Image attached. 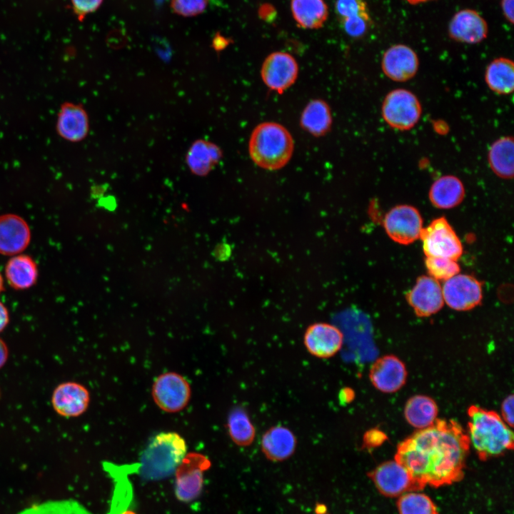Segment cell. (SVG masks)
<instances>
[{"label": "cell", "mask_w": 514, "mask_h": 514, "mask_svg": "<svg viewBox=\"0 0 514 514\" xmlns=\"http://www.w3.org/2000/svg\"><path fill=\"white\" fill-rule=\"evenodd\" d=\"M468 433L453 420L436 419L400 442L395 460L408 470L419 490L440 487L463 478L469 453Z\"/></svg>", "instance_id": "obj_1"}, {"label": "cell", "mask_w": 514, "mask_h": 514, "mask_svg": "<svg viewBox=\"0 0 514 514\" xmlns=\"http://www.w3.org/2000/svg\"><path fill=\"white\" fill-rule=\"evenodd\" d=\"M468 415L470 444L480 459L497 457L513 448V431L498 413L471 405Z\"/></svg>", "instance_id": "obj_2"}, {"label": "cell", "mask_w": 514, "mask_h": 514, "mask_svg": "<svg viewBox=\"0 0 514 514\" xmlns=\"http://www.w3.org/2000/svg\"><path fill=\"white\" fill-rule=\"evenodd\" d=\"M184 438L173 431L161 432L149 441L142 452L138 473L143 480L156 481L173 475L185 457Z\"/></svg>", "instance_id": "obj_3"}, {"label": "cell", "mask_w": 514, "mask_h": 514, "mask_svg": "<svg viewBox=\"0 0 514 514\" xmlns=\"http://www.w3.org/2000/svg\"><path fill=\"white\" fill-rule=\"evenodd\" d=\"M293 147V138L285 127L275 122H264L253 131L248 150L256 165L277 170L289 161Z\"/></svg>", "instance_id": "obj_4"}, {"label": "cell", "mask_w": 514, "mask_h": 514, "mask_svg": "<svg viewBox=\"0 0 514 514\" xmlns=\"http://www.w3.org/2000/svg\"><path fill=\"white\" fill-rule=\"evenodd\" d=\"M382 116L393 128L407 131L420 120L422 107L418 97L410 91L396 89L386 96L382 104Z\"/></svg>", "instance_id": "obj_5"}, {"label": "cell", "mask_w": 514, "mask_h": 514, "mask_svg": "<svg viewBox=\"0 0 514 514\" xmlns=\"http://www.w3.org/2000/svg\"><path fill=\"white\" fill-rule=\"evenodd\" d=\"M151 395L156 405L163 411L175 413L188 404L191 388L188 381L181 374L168 371L159 375L154 381Z\"/></svg>", "instance_id": "obj_6"}, {"label": "cell", "mask_w": 514, "mask_h": 514, "mask_svg": "<svg viewBox=\"0 0 514 514\" xmlns=\"http://www.w3.org/2000/svg\"><path fill=\"white\" fill-rule=\"evenodd\" d=\"M420 238L426 256L443 257L457 261L463 253V245L444 217L432 221L423 228Z\"/></svg>", "instance_id": "obj_7"}, {"label": "cell", "mask_w": 514, "mask_h": 514, "mask_svg": "<svg viewBox=\"0 0 514 514\" xmlns=\"http://www.w3.org/2000/svg\"><path fill=\"white\" fill-rule=\"evenodd\" d=\"M210 465V461L198 453H186L177 468L175 482L176 498L184 503L197 498L203 485V470Z\"/></svg>", "instance_id": "obj_8"}, {"label": "cell", "mask_w": 514, "mask_h": 514, "mask_svg": "<svg viewBox=\"0 0 514 514\" xmlns=\"http://www.w3.org/2000/svg\"><path fill=\"white\" fill-rule=\"evenodd\" d=\"M423 220L418 210L409 205H398L385 216L383 226L395 242L408 245L420 238Z\"/></svg>", "instance_id": "obj_9"}, {"label": "cell", "mask_w": 514, "mask_h": 514, "mask_svg": "<svg viewBox=\"0 0 514 514\" xmlns=\"http://www.w3.org/2000/svg\"><path fill=\"white\" fill-rule=\"evenodd\" d=\"M442 291L445 303L450 308L460 311L476 307L483 298L482 284L470 275L457 274L448 279Z\"/></svg>", "instance_id": "obj_10"}, {"label": "cell", "mask_w": 514, "mask_h": 514, "mask_svg": "<svg viewBox=\"0 0 514 514\" xmlns=\"http://www.w3.org/2000/svg\"><path fill=\"white\" fill-rule=\"evenodd\" d=\"M369 475L378 490L387 497L419 490L408 470L395 459L380 464Z\"/></svg>", "instance_id": "obj_11"}, {"label": "cell", "mask_w": 514, "mask_h": 514, "mask_svg": "<svg viewBox=\"0 0 514 514\" xmlns=\"http://www.w3.org/2000/svg\"><path fill=\"white\" fill-rule=\"evenodd\" d=\"M303 344L311 356L318 358H330L341 349L343 334L333 324L315 323L306 328L303 335Z\"/></svg>", "instance_id": "obj_12"}, {"label": "cell", "mask_w": 514, "mask_h": 514, "mask_svg": "<svg viewBox=\"0 0 514 514\" xmlns=\"http://www.w3.org/2000/svg\"><path fill=\"white\" fill-rule=\"evenodd\" d=\"M298 67L289 54L276 51L264 60L261 74L264 84L271 90L283 92L295 82Z\"/></svg>", "instance_id": "obj_13"}, {"label": "cell", "mask_w": 514, "mask_h": 514, "mask_svg": "<svg viewBox=\"0 0 514 514\" xmlns=\"http://www.w3.org/2000/svg\"><path fill=\"white\" fill-rule=\"evenodd\" d=\"M405 298L415 314L420 317L436 313L444 304L442 287L431 276H420Z\"/></svg>", "instance_id": "obj_14"}, {"label": "cell", "mask_w": 514, "mask_h": 514, "mask_svg": "<svg viewBox=\"0 0 514 514\" xmlns=\"http://www.w3.org/2000/svg\"><path fill=\"white\" fill-rule=\"evenodd\" d=\"M419 60L415 51L405 44H395L383 54L381 67L384 74L397 82H405L415 76Z\"/></svg>", "instance_id": "obj_15"}, {"label": "cell", "mask_w": 514, "mask_h": 514, "mask_svg": "<svg viewBox=\"0 0 514 514\" xmlns=\"http://www.w3.org/2000/svg\"><path fill=\"white\" fill-rule=\"evenodd\" d=\"M90 403V393L81 383L67 381L58 385L51 395L54 410L59 415L74 418L84 413Z\"/></svg>", "instance_id": "obj_16"}, {"label": "cell", "mask_w": 514, "mask_h": 514, "mask_svg": "<svg viewBox=\"0 0 514 514\" xmlns=\"http://www.w3.org/2000/svg\"><path fill=\"white\" fill-rule=\"evenodd\" d=\"M407 371L404 363L396 356H385L372 365L369 378L373 386L381 392H396L405 384Z\"/></svg>", "instance_id": "obj_17"}, {"label": "cell", "mask_w": 514, "mask_h": 514, "mask_svg": "<svg viewBox=\"0 0 514 514\" xmlns=\"http://www.w3.org/2000/svg\"><path fill=\"white\" fill-rule=\"evenodd\" d=\"M488 26L476 11L465 9L455 13L448 25L450 36L459 42L478 44L486 39Z\"/></svg>", "instance_id": "obj_18"}, {"label": "cell", "mask_w": 514, "mask_h": 514, "mask_svg": "<svg viewBox=\"0 0 514 514\" xmlns=\"http://www.w3.org/2000/svg\"><path fill=\"white\" fill-rule=\"evenodd\" d=\"M56 132L66 141L76 143L83 141L89 132L87 111L80 104L65 102L57 115Z\"/></svg>", "instance_id": "obj_19"}, {"label": "cell", "mask_w": 514, "mask_h": 514, "mask_svg": "<svg viewBox=\"0 0 514 514\" xmlns=\"http://www.w3.org/2000/svg\"><path fill=\"white\" fill-rule=\"evenodd\" d=\"M30 240L31 231L24 218L13 213L0 216L1 254H19L27 248Z\"/></svg>", "instance_id": "obj_20"}, {"label": "cell", "mask_w": 514, "mask_h": 514, "mask_svg": "<svg viewBox=\"0 0 514 514\" xmlns=\"http://www.w3.org/2000/svg\"><path fill=\"white\" fill-rule=\"evenodd\" d=\"M297 443V438L291 429L277 425L270 427L263 433L261 439V448L268 460L279 462L293 455Z\"/></svg>", "instance_id": "obj_21"}, {"label": "cell", "mask_w": 514, "mask_h": 514, "mask_svg": "<svg viewBox=\"0 0 514 514\" xmlns=\"http://www.w3.org/2000/svg\"><path fill=\"white\" fill-rule=\"evenodd\" d=\"M222 156V151L218 145L199 138L194 141L188 148L186 163L191 173L197 176H206L219 163Z\"/></svg>", "instance_id": "obj_22"}, {"label": "cell", "mask_w": 514, "mask_h": 514, "mask_svg": "<svg viewBox=\"0 0 514 514\" xmlns=\"http://www.w3.org/2000/svg\"><path fill=\"white\" fill-rule=\"evenodd\" d=\"M428 197L432 204L438 208H452L463 201L465 188L458 177L453 175L443 176L433 183Z\"/></svg>", "instance_id": "obj_23"}, {"label": "cell", "mask_w": 514, "mask_h": 514, "mask_svg": "<svg viewBox=\"0 0 514 514\" xmlns=\"http://www.w3.org/2000/svg\"><path fill=\"white\" fill-rule=\"evenodd\" d=\"M5 275L10 286L16 290H25L36 283L38 267L31 256L19 254L7 261Z\"/></svg>", "instance_id": "obj_24"}, {"label": "cell", "mask_w": 514, "mask_h": 514, "mask_svg": "<svg viewBox=\"0 0 514 514\" xmlns=\"http://www.w3.org/2000/svg\"><path fill=\"white\" fill-rule=\"evenodd\" d=\"M489 166L498 177L510 179L514 173V141L512 136H502L495 141L488 153Z\"/></svg>", "instance_id": "obj_25"}, {"label": "cell", "mask_w": 514, "mask_h": 514, "mask_svg": "<svg viewBox=\"0 0 514 514\" xmlns=\"http://www.w3.org/2000/svg\"><path fill=\"white\" fill-rule=\"evenodd\" d=\"M485 81L488 88L499 95H508L514 89V64L512 60L500 57L486 67Z\"/></svg>", "instance_id": "obj_26"}, {"label": "cell", "mask_w": 514, "mask_h": 514, "mask_svg": "<svg viewBox=\"0 0 514 514\" xmlns=\"http://www.w3.org/2000/svg\"><path fill=\"white\" fill-rule=\"evenodd\" d=\"M291 8L297 24L304 29H319L328 15L323 0H291Z\"/></svg>", "instance_id": "obj_27"}, {"label": "cell", "mask_w": 514, "mask_h": 514, "mask_svg": "<svg viewBox=\"0 0 514 514\" xmlns=\"http://www.w3.org/2000/svg\"><path fill=\"white\" fill-rule=\"evenodd\" d=\"M226 428L230 439L238 446H249L255 440V426L248 412L241 406L234 407L230 410Z\"/></svg>", "instance_id": "obj_28"}, {"label": "cell", "mask_w": 514, "mask_h": 514, "mask_svg": "<svg viewBox=\"0 0 514 514\" xmlns=\"http://www.w3.org/2000/svg\"><path fill=\"white\" fill-rule=\"evenodd\" d=\"M404 414L407 422L420 430L431 425L436 420L438 407L431 398L415 395L407 401Z\"/></svg>", "instance_id": "obj_29"}, {"label": "cell", "mask_w": 514, "mask_h": 514, "mask_svg": "<svg viewBox=\"0 0 514 514\" xmlns=\"http://www.w3.org/2000/svg\"><path fill=\"white\" fill-rule=\"evenodd\" d=\"M331 123L330 108L321 99L313 100L308 104L301 116L302 127L316 136L326 134L329 131Z\"/></svg>", "instance_id": "obj_30"}, {"label": "cell", "mask_w": 514, "mask_h": 514, "mask_svg": "<svg viewBox=\"0 0 514 514\" xmlns=\"http://www.w3.org/2000/svg\"><path fill=\"white\" fill-rule=\"evenodd\" d=\"M397 508L399 514H438L437 508L430 498L415 491L399 496Z\"/></svg>", "instance_id": "obj_31"}, {"label": "cell", "mask_w": 514, "mask_h": 514, "mask_svg": "<svg viewBox=\"0 0 514 514\" xmlns=\"http://www.w3.org/2000/svg\"><path fill=\"white\" fill-rule=\"evenodd\" d=\"M19 514H92L82 504L74 500L45 502L28 508Z\"/></svg>", "instance_id": "obj_32"}, {"label": "cell", "mask_w": 514, "mask_h": 514, "mask_svg": "<svg viewBox=\"0 0 514 514\" xmlns=\"http://www.w3.org/2000/svg\"><path fill=\"white\" fill-rule=\"evenodd\" d=\"M425 264L430 276L437 281H447L460 272L456 261L448 258L426 256Z\"/></svg>", "instance_id": "obj_33"}, {"label": "cell", "mask_w": 514, "mask_h": 514, "mask_svg": "<svg viewBox=\"0 0 514 514\" xmlns=\"http://www.w3.org/2000/svg\"><path fill=\"white\" fill-rule=\"evenodd\" d=\"M336 11L340 21L357 16H370L364 0H337Z\"/></svg>", "instance_id": "obj_34"}, {"label": "cell", "mask_w": 514, "mask_h": 514, "mask_svg": "<svg viewBox=\"0 0 514 514\" xmlns=\"http://www.w3.org/2000/svg\"><path fill=\"white\" fill-rule=\"evenodd\" d=\"M208 3V0H171V6L176 14L191 17L203 13Z\"/></svg>", "instance_id": "obj_35"}, {"label": "cell", "mask_w": 514, "mask_h": 514, "mask_svg": "<svg viewBox=\"0 0 514 514\" xmlns=\"http://www.w3.org/2000/svg\"><path fill=\"white\" fill-rule=\"evenodd\" d=\"M344 31L351 36H363L369 29L371 23L370 16H357L341 21Z\"/></svg>", "instance_id": "obj_36"}, {"label": "cell", "mask_w": 514, "mask_h": 514, "mask_svg": "<svg viewBox=\"0 0 514 514\" xmlns=\"http://www.w3.org/2000/svg\"><path fill=\"white\" fill-rule=\"evenodd\" d=\"M104 0H71V5L79 21H81L84 17L96 11L101 5Z\"/></svg>", "instance_id": "obj_37"}, {"label": "cell", "mask_w": 514, "mask_h": 514, "mask_svg": "<svg viewBox=\"0 0 514 514\" xmlns=\"http://www.w3.org/2000/svg\"><path fill=\"white\" fill-rule=\"evenodd\" d=\"M386 435L378 429H370L363 437V445L367 448H376L386 440Z\"/></svg>", "instance_id": "obj_38"}, {"label": "cell", "mask_w": 514, "mask_h": 514, "mask_svg": "<svg viewBox=\"0 0 514 514\" xmlns=\"http://www.w3.org/2000/svg\"><path fill=\"white\" fill-rule=\"evenodd\" d=\"M513 401V395L511 394L504 399L501 405L502 418L511 428L513 426L514 421Z\"/></svg>", "instance_id": "obj_39"}, {"label": "cell", "mask_w": 514, "mask_h": 514, "mask_svg": "<svg viewBox=\"0 0 514 514\" xmlns=\"http://www.w3.org/2000/svg\"><path fill=\"white\" fill-rule=\"evenodd\" d=\"M231 253L229 245L225 243L217 244L212 251V256L218 261H223L228 259Z\"/></svg>", "instance_id": "obj_40"}, {"label": "cell", "mask_w": 514, "mask_h": 514, "mask_svg": "<svg viewBox=\"0 0 514 514\" xmlns=\"http://www.w3.org/2000/svg\"><path fill=\"white\" fill-rule=\"evenodd\" d=\"M98 206L104 208L110 212L114 211L117 207L116 197L112 195H109L100 198L98 201Z\"/></svg>", "instance_id": "obj_41"}, {"label": "cell", "mask_w": 514, "mask_h": 514, "mask_svg": "<svg viewBox=\"0 0 514 514\" xmlns=\"http://www.w3.org/2000/svg\"><path fill=\"white\" fill-rule=\"evenodd\" d=\"M501 7L504 16L510 24L513 23V0H501Z\"/></svg>", "instance_id": "obj_42"}, {"label": "cell", "mask_w": 514, "mask_h": 514, "mask_svg": "<svg viewBox=\"0 0 514 514\" xmlns=\"http://www.w3.org/2000/svg\"><path fill=\"white\" fill-rule=\"evenodd\" d=\"M355 393L351 388H342L338 393V399L341 404L350 403L354 399Z\"/></svg>", "instance_id": "obj_43"}, {"label": "cell", "mask_w": 514, "mask_h": 514, "mask_svg": "<svg viewBox=\"0 0 514 514\" xmlns=\"http://www.w3.org/2000/svg\"><path fill=\"white\" fill-rule=\"evenodd\" d=\"M9 322V311L6 307L0 301V333L4 330Z\"/></svg>", "instance_id": "obj_44"}, {"label": "cell", "mask_w": 514, "mask_h": 514, "mask_svg": "<svg viewBox=\"0 0 514 514\" xmlns=\"http://www.w3.org/2000/svg\"><path fill=\"white\" fill-rule=\"evenodd\" d=\"M109 186V185L106 183L94 186L91 188V197L94 199H99L100 198L104 196Z\"/></svg>", "instance_id": "obj_45"}, {"label": "cell", "mask_w": 514, "mask_h": 514, "mask_svg": "<svg viewBox=\"0 0 514 514\" xmlns=\"http://www.w3.org/2000/svg\"><path fill=\"white\" fill-rule=\"evenodd\" d=\"M9 348L6 343L0 338V369L6 364L9 358Z\"/></svg>", "instance_id": "obj_46"}, {"label": "cell", "mask_w": 514, "mask_h": 514, "mask_svg": "<svg viewBox=\"0 0 514 514\" xmlns=\"http://www.w3.org/2000/svg\"><path fill=\"white\" fill-rule=\"evenodd\" d=\"M405 1H407L408 3H409L410 4L415 5V4L424 3V2L431 1V0H405Z\"/></svg>", "instance_id": "obj_47"}, {"label": "cell", "mask_w": 514, "mask_h": 514, "mask_svg": "<svg viewBox=\"0 0 514 514\" xmlns=\"http://www.w3.org/2000/svg\"><path fill=\"white\" fill-rule=\"evenodd\" d=\"M4 291V281L2 276L0 273V293Z\"/></svg>", "instance_id": "obj_48"}]
</instances>
